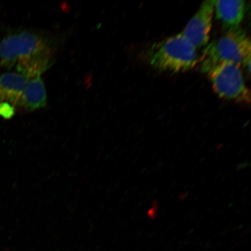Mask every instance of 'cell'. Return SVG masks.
I'll return each mask as SVG.
<instances>
[{
    "label": "cell",
    "mask_w": 251,
    "mask_h": 251,
    "mask_svg": "<svg viewBox=\"0 0 251 251\" xmlns=\"http://www.w3.org/2000/svg\"><path fill=\"white\" fill-rule=\"evenodd\" d=\"M54 51L51 41L42 33L22 30L0 42V65L15 70L27 79L39 76L51 67Z\"/></svg>",
    "instance_id": "cell-1"
},
{
    "label": "cell",
    "mask_w": 251,
    "mask_h": 251,
    "mask_svg": "<svg viewBox=\"0 0 251 251\" xmlns=\"http://www.w3.org/2000/svg\"><path fill=\"white\" fill-rule=\"evenodd\" d=\"M144 57L156 70L173 73L189 71L199 61L197 49L181 33L152 44Z\"/></svg>",
    "instance_id": "cell-2"
},
{
    "label": "cell",
    "mask_w": 251,
    "mask_h": 251,
    "mask_svg": "<svg viewBox=\"0 0 251 251\" xmlns=\"http://www.w3.org/2000/svg\"><path fill=\"white\" fill-rule=\"evenodd\" d=\"M250 55V38L240 28L227 32L205 46L200 58L201 70L207 74L224 62L233 63L241 67L245 59Z\"/></svg>",
    "instance_id": "cell-3"
},
{
    "label": "cell",
    "mask_w": 251,
    "mask_h": 251,
    "mask_svg": "<svg viewBox=\"0 0 251 251\" xmlns=\"http://www.w3.org/2000/svg\"><path fill=\"white\" fill-rule=\"evenodd\" d=\"M207 75L213 91L221 98L249 104L250 91L245 83L240 66L231 62L222 63L212 68Z\"/></svg>",
    "instance_id": "cell-4"
},
{
    "label": "cell",
    "mask_w": 251,
    "mask_h": 251,
    "mask_svg": "<svg viewBox=\"0 0 251 251\" xmlns=\"http://www.w3.org/2000/svg\"><path fill=\"white\" fill-rule=\"evenodd\" d=\"M216 1V0L203 1L181 32L197 49L208 45Z\"/></svg>",
    "instance_id": "cell-5"
},
{
    "label": "cell",
    "mask_w": 251,
    "mask_h": 251,
    "mask_svg": "<svg viewBox=\"0 0 251 251\" xmlns=\"http://www.w3.org/2000/svg\"><path fill=\"white\" fill-rule=\"evenodd\" d=\"M246 1L241 0L216 1L215 12L216 20L221 24L223 29L233 31L240 29L246 12Z\"/></svg>",
    "instance_id": "cell-6"
},
{
    "label": "cell",
    "mask_w": 251,
    "mask_h": 251,
    "mask_svg": "<svg viewBox=\"0 0 251 251\" xmlns=\"http://www.w3.org/2000/svg\"><path fill=\"white\" fill-rule=\"evenodd\" d=\"M27 78L15 72L0 75V105L8 103L18 106Z\"/></svg>",
    "instance_id": "cell-7"
},
{
    "label": "cell",
    "mask_w": 251,
    "mask_h": 251,
    "mask_svg": "<svg viewBox=\"0 0 251 251\" xmlns=\"http://www.w3.org/2000/svg\"><path fill=\"white\" fill-rule=\"evenodd\" d=\"M47 92L41 76L29 78L21 96L18 107L33 111L45 107L47 104Z\"/></svg>",
    "instance_id": "cell-8"
},
{
    "label": "cell",
    "mask_w": 251,
    "mask_h": 251,
    "mask_svg": "<svg viewBox=\"0 0 251 251\" xmlns=\"http://www.w3.org/2000/svg\"><path fill=\"white\" fill-rule=\"evenodd\" d=\"M0 115L5 118H10L14 115V107L8 103L0 105Z\"/></svg>",
    "instance_id": "cell-9"
},
{
    "label": "cell",
    "mask_w": 251,
    "mask_h": 251,
    "mask_svg": "<svg viewBox=\"0 0 251 251\" xmlns=\"http://www.w3.org/2000/svg\"><path fill=\"white\" fill-rule=\"evenodd\" d=\"M242 65L245 70H246L247 74L250 75L251 72V55L245 59Z\"/></svg>",
    "instance_id": "cell-10"
}]
</instances>
